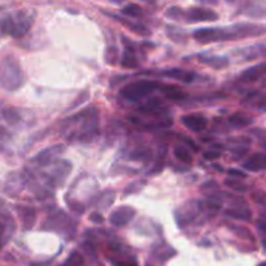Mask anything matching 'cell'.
<instances>
[{
	"label": "cell",
	"instance_id": "cell-1",
	"mask_svg": "<svg viewBox=\"0 0 266 266\" xmlns=\"http://www.w3.org/2000/svg\"><path fill=\"white\" fill-rule=\"evenodd\" d=\"M157 88H161V84L157 83V82L139 81L135 82V83L127 84L126 87H123L122 90H121V95H122L125 99H127V100L137 102V100H140V99L144 98L146 95L154 91V90H157Z\"/></svg>",
	"mask_w": 266,
	"mask_h": 266
},
{
	"label": "cell",
	"instance_id": "cell-2",
	"mask_svg": "<svg viewBox=\"0 0 266 266\" xmlns=\"http://www.w3.org/2000/svg\"><path fill=\"white\" fill-rule=\"evenodd\" d=\"M182 123L191 131L200 133L207 127V118L201 114H187L182 117Z\"/></svg>",
	"mask_w": 266,
	"mask_h": 266
},
{
	"label": "cell",
	"instance_id": "cell-3",
	"mask_svg": "<svg viewBox=\"0 0 266 266\" xmlns=\"http://www.w3.org/2000/svg\"><path fill=\"white\" fill-rule=\"evenodd\" d=\"M190 22H199V21H213L217 20V14L209 9H201V8H193L187 13Z\"/></svg>",
	"mask_w": 266,
	"mask_h": 266
},
{
	"label": "cell",
	"instance_id": "cell-4",
	"mask_svg": "<svg viewBox=\"0 0 266 266\" xmlns=\"http://www.w3.org/2000/svg\"><path fill=\"white\" fill-rule=\"evenodd\" d=\"M193 37L200 43H209L213 40H220L224 38L225 34L220 30H214V29H200L193 34Z\"/></svg>",
	"mask_w": 266,
	"mask_h": 266
},
{
	"label": "cell",
	"instance_id": "cell-5",
	"mask_svg": "<svg viewBox=\"0 0 266 266\" xmlns=\"http://www.w3.org/2000/svg\"><path fill=\"white\" fill-rule=\"evenodd\" d=\"M135 214L133 209H130L127 207L121 208L119 210H116L114 213L111 216V221H112L113 225H116V226H123V225H126L133 216Z\"/></svg>",
	"mask_w": 266,
	"mask_h": 266
},
{
	"label": "cell",
	"instance_id": "cell-6",
	"mask_svg": "<svg viewBox=\"0 0 266 266\" xmlns=\"http://www.w3.org/2000/svg\"><path fill=\"white\" fill-rule=\"evenodd\" d=\"M265 165H266L265 154L259 153L251 156V157L243 164V168L248 169L251 172H259V170H264V169H265Z\"/></svg>",
	"mask_w": 266,
	"mask_h": 266
},
{
	"label": "cell",
	"instance_id": "cell-7",
	"mask_svg": "<svg viewBox=\"0 0 266 266\" xmlns=\"http://www.w3.org/2000/svg\"><path fill=\"white\" fill-rule=\"evenodd\" d=\"M165 77L173 78V79H177V81H181L183 83H191V82L195 79V74L191 73V72H186L182 69H170L164 72Z\"/></svg>",
	"mask_w": 266,
	"mask_h": 266
},
{
	"label": "cell",
	"instance_id": "cell-8",
	"mask_svg": "<svg viewBox=\"0 0 266 266\" xmlns=\"http://www.w3.org/2000/svg\"><path fill=\"white\" fill-rule=\"evenodd\" d=\"M264 69H265V64H260L257 67L251 68V69L245 70L244 73L240 76V79L245 82L257 81V79L264 74Z\"/></svg>",
	"mask_w": 266,
	"mask_h": 266
},
{
	"label": "cell",
	"instance_id": "cell-9",
	"mask_svg": "<svg viewBox=\"0 0 266 266\" xmlns=\"http://www.w3.org/2000/svg\"><path fill=\"white\" fill-rule=\"evenodd\" d=\"M228 121H230V123L235 127H244L247 126V125L252 123V118L244 116L243 113H235V114H232V116L230 117Z\"/></svg>",
	"mask_w": 266,
	"mask_h": 266
},
{
	"label": "cell",
	"instance_id": "cell-10",
	"mask_svg": "<svg viewBox=\"0 0 266 266\" xmlns=\"http://www.w3.org/2000/svg\"><path fill=\"white\" fill-rule=\"evenodd\" d=\"M174 156L178 158L179 161L185 162V164H191L192 162V156L185 147H175Z\"/></svg>",
	"mask_w": 266,
	"mask_h": 266
},
{
	"label": "cell",
	"instance_id": "cell-11",
	"mask_svg": "<svg viewBox=\"0 0 266 266\" xmlns=\"http://www.w3.org/2000/svg\"><path fill=\"white\" fill-rule=\"evenodd\" d=\"M121 64H122V67L125 68H137L138 63L137 59L134 57V55L130 51H126V52L123 53V57L121 59Z\"/></svg>",
	"mask_w": 266,
	"mask_h": 266
},
{
	"label": "cell",
	"instance_id": "cell-12",
	"mask_svg": "<svg viewBox=\"0 0 266 266\" xmlns=\"http://www.w3.org/2000/svg\"><path fill=\"white\" fill-rule=\"evenodd\" d=\"M226 214H228V217L236 218V220H249V217H251V212L249 210H226Z\"/></svg>",
	"mask_w": 266,
	"mask_h": 266
},
{
	"label": "cell",
	"instance_id": "cell-13",
	"mask_svg": "<svg viewBox=\"0 0 266 266\" xmlns=\"http://www.w3.org/2000/svg\"><path fill=\"white\" fill-rule=\"evenodd\" d=\"M160 105H161V100H160V99H152V100H150L147 104L143 105V107H140L139 111L144 113L154 112V111H156Z\"/></svg>",
	"mask_w": 266,
	"mask_h": 266
},
{
	"label": "cell",
	"instance_id": "cell-14",
	"mask_svg": "<svg viewBox=\"0 0 266 266\" xmlns=\"http://www.w3.org/2000/svg\"><path fill=\"white\" fill-rule=\"evenodd\" d=\"M123 14H127V16H131V17H139L142 14V9L138 4H127L126 7L122 9Z\"/></svg>",
	"mask_w": 266,
	"mask_h": 266
},
{
	"label": "cell",
	"instance_id": "cell-15",
	"mask_svg": "<svg viewBox=\"0 0 266 266\" xmlns=\"http://www.w3.org/2000/svg\"><path fill=\"white\" fill-rule=\"evenodd\" d=\"M225 185L228 186L230 189L236 190V191H240V192H243V191L247 190V187H245L242 182H236V181H231V179H226V181H225Z\"/></svg>",
	"mask_w": 266,
	"mask_h": 266
},
{
	"label": "cell",
	"instance_id": "cell-16",
	"mask_svg": "<svg viewBox=\"0 0 266 266\" xmlns=\"http://www.w3.org/2000/svg\"><path fill=\"white\" fill-rule=\"evenodd\" d=\"M129 28L133 30V32L138 33V34H142V35H150V30H148L147 28H144L143 25H139V24H130Z\"/></svg>",
	"mask_w": 266,
	"mask_h": 266
},
{
	"label": "cell",
	"instance_id": "cell-17",
	"mask_svg": "<svg viewBox=\"0 0 266 266\" xmlns=\"http://www.w3.org/2000/svg\"><path fill=\"white\" fill-rule=\"evenodd\" d=\"M204 158L205 160H209V161H212V160H217V158H220L221 156V152H218V151H207V152H204Z\"/></svg>",
	"mask_w": 266,
	"mask_h": 266
},
{
	"label": "cell",
	"instance_id": "cell-18",
	"mask_svg": "<svg viewBox=\"0 0 266 266\" xmlns=\"http://www.w3.org/2000/svg\"><path fill=\"white\" fill-rule=\"evenodd\" d=\"M114 266H138V264L131 260V261H125V260H112Z\"/></svg>",
	"mask_w": 266,
	"mask_h": 266
},
{
	"label": "cell",
	"instance_id": "cell-19",
	"mask_svg": "<svg viewBox=\"0 0 266 266\" xmlns=\"http://www.w3.org/2000/svg\"><path fill=\"white\" fill-rule=\"evenodd\" d=\"M228 174L230 175V177H236V178H242V179L247 177L244 172H240V170H238V169H230V170H228Z\"/></svg>",
	"mask_w": 266,
	"mask_h": 266
},
{
	"label": "cell",
	"instance_id": "cell-20",
	"mask_svg": "<svg viewBox=\"0 0 266 266\" xmlns=\"http://www.w3.org/2000/svg\"><path fill=\"white\" fill-rule=\"evenodd\" d=\"M182 139H183V142H185L186 144H189L190 147L192 148V150H195V151L199 150V147H197L196 144L193 143V142H192V140H191V139H189V138H182Z\"/></svg>",
	"mask_w": 266,
	"mask_h": 266
},
{
	"label": "cell",
	"instance_id": "cell-21",
	"mask_svg": "<svg viewBox=\"0 0 266 266\" xmlns=\"http://www.w3.org/2000/svg\"><path fill=\"white\" fill-rule=\"evenodd\" d=\"M91 221H94V222H98V224H102V222H103L102 214L92 213V214H91Z\"/></svg>",
	"mask_w": 266,
	"mask_h": 266
},
{
	"label": "cell",
	"instance_id": "cell-22",
	"mask_svg": "<svg viewBox=\"0 0 266 266\" xmlns=\"http://www.w3.org/2000/svg\"><path fill=\"white\" fill-rule=\"evenodd\" d=\"M260 266H265V264H264V263H263V264H261V265H260Z\"/></svg>",
	"mask_w": 266,
	"mask_h": 266
}]
</instances>
